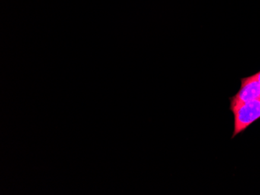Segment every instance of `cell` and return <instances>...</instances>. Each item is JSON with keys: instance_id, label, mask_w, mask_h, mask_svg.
<instances>
[{"instance_id": "1", "label": "cell", "mask_w": 260, "mask_h": 195, "mask_svg": "<svg viewBox=\"0 0 260 195\" xmlns=\"http://www.w3.org/2000/svg\"><path fill=\"white\" fill-rule=\"evenodd\" d=\"M230 110L234 114V139L260 119V98L230 107Z\"/></svg>"}, {"instance_id": "2", "label": "cell", "mask_w": 260, "mask_h": 195, "mask_svg": "<svg viewBox=\"0 0 260 195\" xmlns=\"http://www.w3.org/2000/svg\"><path fill=\"white\" fill-rule=\"evenodd\" d=\"M258 98H260V82L253 80L251 75L245 77L241 80L240 90L230 98V107Z\"/></svg>"}, {"instance_id": "3", "label": "cell", "mask_w": 260, "mask_h": 195, "mask_svg": "<svg viewBox=\"0 0 260 195\" xmlns=\"http://www.w3.org/2000/svg\"><path fill=\"white\" fill-rule=\"evenodd\" d=\"M253 80H257L258 82H260V71L257 72V73L254 74V75H251Z\"/></svg>"}]
</instances>
